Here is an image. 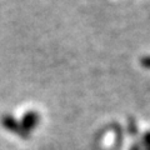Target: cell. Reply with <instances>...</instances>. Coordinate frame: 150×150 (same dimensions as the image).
I'll use <instances>...</instances> for the list:
<instances>
[{"label":"cell","instance_id":"4","mask_svg":"<svg viewBox=\"0 0 150 150\" xmlns=\"http://www.w3.org/2000/svg\"><path fill=\"white\" fill-rule=\"evenodd\" d=\"M130 150H140V146H139V145L135 144V145H133V146L130 148Z\"/></svg>","mask_w":150,"mask_h":150},{"label":"cell","instance_id":"2","mask_svg":"<svg viewBox=\"0 0 150 150\" xmlns=\"http://www.w3.org/2000/svg\"><path fill=\"white\" fill-rule=\"evenodd\" d=\"M143 144H144V150H150V131H148V133L144 135Z\"/></svg>","mask_w":150,"mask_h":150},{"label":"cell","instance_id":"3","mask_svg":"<svg viewBox=\"0 0 150 150\" xmlns=\"http://www.w3.org/2000/svg\"><path fill=\"white\" fill-rule=\"evenodd\" d=\"M142 64L144 65V67L150 68V56H146V58H144V59L142 60Z\"/></svg>","mask_w":150,"mask_h":150},{"label":"cell","instance_id":"1","mask_svg":"<svg viewBox=\"0 0 150 150\" xmlns=\"http://www.w3.org/2000/svg\"><path fill=\"white\" fill-rule=\"evenodd\" d=\"M38 121V115L35 112H28V114L24 116V120H23V125L25 126L26 129H31L33 126L36 124Z\"/></svg>","mask_w":150,"mask_h":150}]
</instances>
